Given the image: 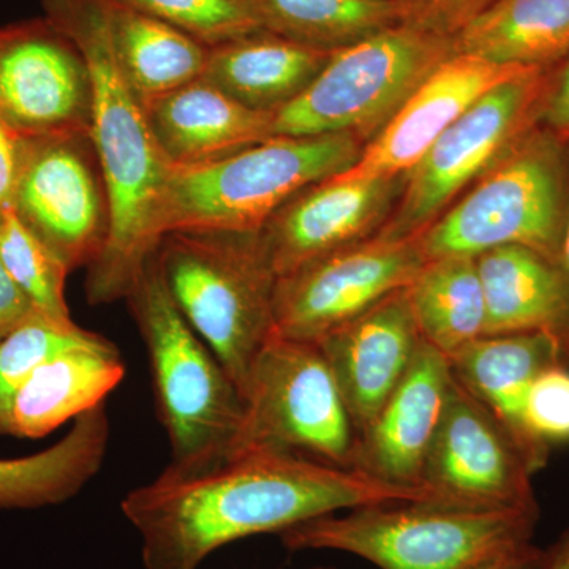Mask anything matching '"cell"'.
Instances as JSON below:
<instances>
[{
  "label": "cell",
  "mask_w": 569,
  "mask_h": 569,
  "mask_svg": "<svg viewBox=\"0 0 569 569\" xmlns=\"http://www.w3.org/2000/svg\"><path fill=\"white\" fill-rule=\"evenodd\" d=\"M426 500L358 470L280 451H244L182 470L168 466L123 497L146 569H200L216 550L340 509Z\"/></svg>",
  "instance_id": "obj_1"
},
{
  "label": "cell",
  "mask_w": 569,
  "mask_h": 569,
  "mask_svg": "<svg viewBox=\"0 0 569 569\" xmlns=\"http://www.w3.org/2000/svg\"><path fill=\"white\" fill-rule=\"evenodd\" d=\"M44 18L84 56L92 80L91 137L110 200V234L88 268L86 298L103 306L127 299L162 241L171 167L148 114L112 54L102 0H43Z\"/></svg>",
  "instance_id": "obj_2"
},
{
  "label": "cell",
  "mask_w": 569,
  "mask_h": 569,
  "mask_svg": "<svg viewBox=\"0 0 569 569\" xmlns=\"http://www.w3.org/2000/svg\"><path fill=\"white\" fill-rule=\"evenodd\" d=\"M306 520L279 535L291 552L339 550L380 569H471L527 545L538 505L470 508L436 501H389Z\"/></svg>",
  "instance_id": "obj_3"
},
{
  "label": "cell",
  "mask_w": 569,
  "mask_h": 569,
  "mask_svg": "<svg viewBox=\"0 0 569 569\" xmlns=\"http://www.w3.org/2000/svg\"><path fill=\"white\" fill-rule=\"evenodd\" d=\"M148 350L157 413L170 466L197 470L227 458L244 418V397L168 293L156 253L126 299Z\"/></svg>",
  "instance_id": "obj_4"
},
{
  "label": "cell",
  "mask_w": 569,
  "mask_h": 569,
  "mask_svg": "<svg viewBox=\"0 0 569 569\" xmlns=\"http://www.w3.org/2000/svg\"><path fill=\"white\" fill-rule=\"evenodd\" d=\"M365 146L350 133L272 137L216 163L171 170L162 233H260L296 194L358 162Z\"/></svg>",
  "instance_id": "obj_5"
},
{
  "label": "cell",
  "mask_w": 569,
  "mask_h": 569,
  "mask_svg": "<svg viewBox=\"0 0 569 569\" xmlns=\"http://www.w3.org/2000/svg\"><path fill=\"white\" fill-rule=\"evenodd\" d=\"M156 260L168 293L244 391L276 336L277 276L258 233L164 234Z\"/></svg>",
  "instance_id": "obj_6"
},
{
  "label": "cell",
  "mask_w": 569,
  "mask_h": 569,
  "mask_svg": "<svg viewBox=\"0 0 569 569\" xmlns=\"http://www.w3.org/2000/svg\"><path fill=\"white\" fill-rule=\"evenodd\" d=\"M569 212V141L531 130L419 234L426 260L522 246L560 261Z\"/></svg>",
  "instance_id": "obj_7"
},
{
  "label": "cell",
  "mask_w": 569,
  "mask_h": 569,
  "mask_svg": "<svg viewBox=\"0 0 569 569\" xmlns=\"http://www.w3.org/2000/svg\"><path fill=\"white\" fill-rule=\"evenodd\" d=\"M455 37L397 24L336 51L312 84L274 114V137L350 133L367 144L440 63Z\"/></svg>",
  "instance_id": "obj_8"
},
{
  "label": "cell",
  "mask_w": 569,
  "mask_h": 569,
  "mask_svg": "<svg viewBox=\"0 0 569 569\" xmlns=\"http://www.w3.org/2000/svg\"><path fill=\"white\" fill-rule=\"evenodd\" d=\"M242 397L244 418L227 458L280 451L351 468L358 433L317 343L272 336L254 359Z\"/></svg>",
  "instance_id": "obj_9"
},
{
  "label": "cell",
  "mask_w": 569,
  "mask_h": 569,
  "mask_svg": "<svg viewBox=\"0 0 569 569\" xmlns=\"http://www.w3.org/2000/svg\"><path fill=\"white\" fill-rule=\"evenodd\" d=\"M552 69L523 71L471 104L406 176L402 193L377 234H421L468 183L541 126Z\"/></svg>",
  "instance_id": "obj_10"
},
{
  "label": "cell",
  "mask_w": 569,
  "mask_h": 569,
  "mask_svg": "<svg viewBox=\"0 0 569 569\" xmlns=\"http://www.w3.org/2000/svg\"><path fill=\"white\" fill-rule=\"evenodd\" d=\"M13 212L69 271L103 252L110 200L91 132L26 137Z\"/></svg>",
  "instance_id": "obj_11"
},
{
  "label": "cell",
  "mask_w": 569,
  "mask_h": 569,
  "mask_svg": "<svg viewBox=\"0 0 569 569\" xmlns=\"http://www.w3.org/2000/svg\"><path fill=\"white\" fill-rule=\"evenodd\" d=\"M427 263L418 236L376 234L280 277L276 335L318 342L385 298L406 290Z\"/></svg>",
  "instance_id": "obj_12"
},
{
  "label": "cell",
  "mask_w": 569,
  "mask_h": 569,
  "mask_svg": "<svg viewBox=\"0 0 569 569\" xmlns=\"http://www.w3.org/2000/svg\"><path fill=\"white\" fill-rule=\"evenodd\" d=\"M533 475L507 429L452 378L419 482L425 501L470 508L531 507L538 505Z\"/></svg>",
  "instance_id": "obj_13"
},
{
  "label": "cell",
  "mask_w": 569,
  "mask_h": 569,
  "mask_svg": "<svg viewBox=\"0 0 569 569\" xmlns=\"http://www.w3.org/2000/svg\"><path fill=\"white\" fill-rule=\"evenodd\" d=\"M0 119L24 137L91 132L88 63L47 18L0 28Z\"/></svg>",
  "instance_id": "obj_14"
},
{
  "label": "cell",
  "mask_w": 569,
  "mask_h": 569,
  "mask_svg": "<svg viewBox=\"0 0 569 569\" xmlns=\"http://www.w3.org/2000/svg\"><path fill=\"white\" fill-rule=\"evenodd\" d=\"M403 181L331 176L291 198L258 233L277 279L373 238L391 216Z\"/></svg>",
  "instance_id": "obj_15"
},
{
  "label": "cell",
  "mask_w": 569,
  "mask_h": 569,
  "mask_svg": "<svg viewBox=\"0 0 569 569\" xmlns=\"http://www.w3.org/2000/svg\"><path fill=\"white\" fill-rule=\"evenodd\" d=\"M527 70L531 69L500 66L455 52L408 97L377 137L367 142L358 162L335 178L340 181L406 178L471 104L490 89Z\"/></svg>",
  "instance_id": "obj_16"
},
{
  "label": "cell",
  "mask_w": 569,
  "mask_h": 569,
  "mask_svg": "<svg viewBox=\"0 0 569 569\" xmlns=\"http://www.w3.org/2000/svg\"><path fill=\"white\" fill-rule=\"evenodd\" d=\"M452 378L449 358L422 339L399 387L358 433L351 468L385 485L421 490L422 468L443 417Z\"/></svg>",
  "instance_id": "obj_17"
},
{
  "label": "cell",
  "mask_w": 569,
  "mask_h": 569,
  "mask_svg": "<svg viewBox=\"0 0 569 569\" xmlns=\"http://www.w3.org/2000/svg\"><path fill=\"white\" fill-rule=\"evenodd\" d=\"M422 337L406 290L321 337L323 353L356 433H361L406 377Z\"/></svg>",
  "instance_id": "obj_18"
},
{
  "label": "cell",
  "mask_w": 569,
  "mask_h": 569,
  "mask_svg": "<svg viewBox=\"0 0 569 569\" xmlns=\"http://www.w3.org/2000/svg\"><path fill=\"white\" fill-rule=\"evenodd\" d=\"M449 361L456 381L507 429L531 471L548 466L549 449L539 447L527 430L526 400L542 370L569 366L561 340L546 332L482 336Z\"/></svg>",
  "instance_id": "obj_19"
},
{
  "label": "cell",
  "mask_w": 569,
  "mask_h": 569,
  "mask_svg": "<svg viewBox=\"0 0 569 569\" xmlns=\"http://www.w3.org/2000/svg\"><path fill=\"white\" fill-rule=\"evenodd\" d=\"M144 110L171 170L216 163L274 137V112L250 110L203 78Z\"/></svg>",
  "instance_id": "obj_20"
},
{
  "label": "cell",
  "mask_w": 569,
  "mask_h": 569,
  "mask_svg": "<svg viewBox=\"0 0 569 569\" xmlns=\"http://www.w3.org/2000/svg\"><path fill=\"white\" fill-rule=\"evenodd\" d=\"M126 372L121 351L103 336L52 356L18 389L3 436L47 437L70 419L103 403Z\"/></svg>",
  "instance_id": "obj_21"
},
{
  "label": "cell",
  "mask_w": 569,
  "mask_h": 569,
  "mask_svg": "<svg viewBox=\"0 0 569 569\" xmlns=\"http://www.w3.org/2000/svg\"><path fill=\"white\" fill-rule=\"evenodd\" d=\"M485 291V336L546 332L569 353V277L560 261L522 246L478 254Z\"/></svg>",
  "instance_id": "obj_22"
},
{
  "label": "cell",
  "mask_w": 569,
  "mask_h": 569,
  "mask_svg": "<svg viewBox=\"0 0 569 569\" xmlns=\"http://www.w3.org/2000/svg\"><path fill=\"white\" fill-rule=\"evenodd\" d=\"M335 52L261 29L212 47L201 78L250 110L276 114L312 84Z\"/></svg>",
  "instance_id": "obj_23"
},
{
  "label": "cell",
  "mask_w": 569,
  "mask_h": 569,
  "mask_svg": "<svg viewBox=\"0 0 569 569\" xmlns=\"http://www.w3.org/2000/svg\"><path fill=\"white\" fill-rule=\"evenodd\" d=\"M112 54L142 107L200 80L208 44L116 0H102Z\"/></svg>",
  "instance_id": "obj_24"
},
{
  "label": "cell",
  "mask_w": 569,
  "mask_h": 569,
  "mask_svg": "<svg viewBox=\"0 0 569 569\" xmlns=\"http://www.w3.org/2000/svg\"><path fill=\"white\" fill-rule=\"evenodd\" d=\"M110 436V418L100 403L74 419L51 448L0 459V509L54 507L77 497L102 468Z\"/></svg>",
  "instance_id": "obj_25"
},
{
  "label": "cell",
  "mask_w": 569,
  "mask_h": 569,
  "mask_svg": "<svg viewBox=\"0 0 569 569\" xmlns=\"http://www.w3.org/2000/svg\"><path fill=\"white\" fill-rule=\"evenodd\" d=\"M455 48L500 66L552 69L569 54V0H493Z\"/></svg>",
  "instance_id": "obj_26"
},
{
  "label": "cell",
  "mask_w": 569,
  "mask_h": 569,
  "mask_svg": "<svg viewBox=\"0 0 569 569\" xmlns=\"http://www.w3.org/2000/svg\"><path fill=\"white\" fill-rule=\"evenodd\" d=\"M407 296L422 339L447 358L485 336V291L477 257L427 261Z\"/></svg>",
  "instance_id": "obj_27"
},
{
  "label": "cell",
  "mask_w": 569,
  "mask_h": 569,
  "mask_svg": "<svg viewBox=\"0 0 569 569\" xmlns=\"http://www.w3.org/2000/svg\"><path fill=\"white\" fill-rule=\"evenodd\" d=\"M261 26L318 50L339 51L407 20L400 0H252Z\"/></svg>",
  "instance_id": "obj_28"
},
{
  "label": "cell",
  "mask_w": 569,
  "mask_h": 569,
  "mask_svg": "<svg viewBox=\"0 0 569 569\" xmlns=\"http://www.w3.org/2000/svg\"><path fill=\"white\" fill-rule=\"evenodd\" d=\"M102 335L88 331L71 318L32 309L0 339V433L18 389L44 361L69 348L96 342Z\"/></svg>",
  "instance_id": "obj_29"
},
{
  "label": "cell",
  "mask_w": 569,
  "mask_h": 569,
  "mask_svg": "<svg viewBox=\"0 0 569 569\" xmlns=\"http://www.w3.org/2000/svg\"><path fill=\"white\" fill-rule=\"evenodd\" d=\"M0 257L33 309L71 318L66 299L69 269L18 219L13 209L0 212Z\"/></svg>",
  "instance_id": "obj_30"
},
{
  "label": "cell",
  "mask_w": 569,
  "mask_h": 569,
  "mask_svg": "<svg viewBox=\"0 0 569 569\" xmlns=\"http://www.w3.org/2000/svg\"><path fill=\"white\" fill-rule=\"evenodd\" d=\"M159 18L209 48L261 31L252 0H116Z\"/></svg>",
  "instance_id": "obj_31"
},
{
  "label": "cell",
  "mask_w": 569,
  "mask_h": 569,
  "mask_svg": "<svg viewBox=\"0 0 569 569\" xmlns=\"http://www.w3.org/2000/svg\"><path fill=\"white\" fill-rule=\"evenodd\" d=\"M526 426L539 447L569 443V366L542 370L526 400Z\"/></svg>",
  "instance_id": "obj_32"
},
{
  "label": "cell",
  "mask_w": 569,
  "mask_h": 569,
  "mask_svg": "<svg viewBox=\"0 0 569 569\" xmlns=\"http://www.w3.org/2000/svg\"><path fill=\"white\" fill-rule=\"evenodd\" d=\"M407 10V24L440 36L456 37L493 0H400Z\"/></svg>",
  "instance_id": "obj_33"
},
{
  "label": "cell",
  "mask_w": 569,
  "mask_h": 569,
  "mask_svg": "<svg viewBox=\"0 0 569 569\" xmlns=\"http://www.w3.org/2000/svg\"><path fill=\"white\" fill-rule=\"evenodd\" d=\"M26 137L0 119V212L11 209L20 179Z\"/></svg>",
  "instance_id": "obj_34"
},
{
  "label": "cell",
  "mask_w": 569,
  "mask_h": 569,
  "mask_svg": "<svg viewBox=\"0 0 569 569\" xmlns=\"http://www.w3.org/2000/svg\"><path fill=\"white\" fill-rule=\"evenodd\" d=\"M541 126L569 141V54L550 70V86Z\"/></svg>",
  "instance_id": "obj_35"
},
{
  "label": "cell",
  "mask_w": 569,
  "mask_h": 569,
  "mask_svg": "<svg viewBox=\"0 0 569 569\" xmlns=\"http://www.w3.org/2000/svg\"><path fill=\"white\" fill-rule=\"evenodd\" d=\"M32 309L31 302L13 282L0 257V339L9 335Z\"/></svg>",
  "instance_id": "obj_36"
},
{
  "label": "cell",
  "mask_w": 569,
  "mask_h": 569,
  "mask_svg": "<svg viewBox=\"0 0 569 569\" xmlns=\"http://www.w3.org/2000/svg\"><path fill=\"white\" fill-rule=\"evenodd\" d=\"M542 549L533 542L509 549L507 552L498 553L492 559L482 561L481 565L471 569H537L541 561Z\"/></svg>",
  "instance_id": "obj_37"
},
{
  "label": "cell",
  "mask_w": 569,
  "mask_h": 569,
  "mask_svg": "<svg viewBox=\"0 0 569 569\" xmlns=\"http://www.w3.org/2000/svg\"><path fill=\"white\" fill-rule=\"evenodd\" d=\"M537 569H569V529L549 549H542Z\"/></svg>",
  "instance_id": "obj_38"
},
{
  "label": "cell",
  "mask_w": 569,
  "mask_h": 569,
  "mask_svg": "<svg viewBox=\"0 0 569 569\" xmlns=\"http://www.w3.org/2000/svg\"><path fill=\"white\" fill-rule=\"evenodd\" d=\"M560 263L569 277V212L567 228H565L563 244H561Z\"/></svg>",
  "instance_id": "obj_39"
},
{
  "label": "cell",
  "mask_w": 569,
  "mask_h": 569,
  "mask_svg": "<svg viewBox=\"0 0 569 569\" xmlns=\"http://www.w3.org/2000/svg\"><path fill=\"white\" fill-rule=\"evenodd\" d=\"M312 569H337V568H332V567H317V568H312Z\"/></svg>",
  "instance_id": "obj_40"
}]
</instances>
